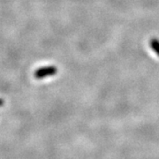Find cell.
I'll return each mask as SVG.
<instances>
[{
    "instance_id": "obj_2",
    "label": "cell",
    "mask_w": 159,
    "mask_h": 159,
    "mask_svg": "<svg viewBox=\"0 0 159 159\" xmlns=\"http://www.w3.org/2000/svg\"><path fill=\"white\" fill-rule=\"evenodd\" d=\"M149 45L151 47V49L153 50L157 55L159 57V41L157 39H151L149 42Z\"/></svg>"
},
{
    "instance_id": "obj_1",
    "label": "cell",
    "mask_w": 159,
    "mask_h": 159,
    "mask_svg": "<svg viewBox=\"0 0 159 159\" xmlns=\"http://www.w3.org/2000/svg\"><path fill=\"white\" fill-rule=\"evenodd\" d=\"M57 73V67L54 66H43V67L36 69L34 75L36 79H44L49 76H53Z\"/></svg>"
}]
</instances>
